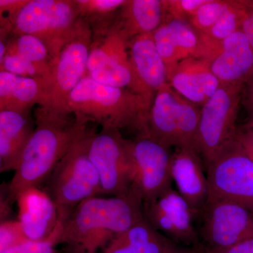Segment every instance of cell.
Listing matches in <instances>:
<instances>
[{"instance_id":"6da1fadb","label":"cell","mask_w":253,"mask_h":253,"mask_svg":"<svg viewBox=\"0 0 253 253\" xmlns=\"http://www.w3.org/2000/svg\"><path fill=\"white\" fill-rule=\"evenodd\" d=\"M68 116L42 106L37 109L36 128L8 189L11 201L24 190L39 188L68 151L93 134L87 122Z\"/></svg>"},{"instance_id":"7a4b0ae2","label":"cell","mask_w":253,"mask_h":253,"mask_svg":"<svg viewBox=\"0 0 253 253\" xmlns=\"http://www.w3.org/2000/svg\"><path fill=\"white\" fill-rule=\"evenodd\" d=\"M144 202L134 190L83 201L63 220L59 242L76 253H95L144 219Z\"/></svg>"},{"instance_id":"3957f363","label":"cell","mask_w":253,"mask_h":253,"mask_svg":"<svg viewBox=\"0 0 253 253\" xmlns=\"http://www.w3.org/2000/svg\"><path fill=\"white\" fill-rule=\"evenodd\" d=\"M151 105L130 89L105 85L85 76L68 96L66 111L81 121L99 123L102 128L129 129L136 136H149Z\"/></svg>"},{"instance_id":"277c9868","label":"cell","mask_w":253,"mask_h":253,"mask_svg":"<svg viewBox=\"0 0 253 253\" xmlns=\"http://www.w3.org/2000/svg\"><path fill=\"white\" fill-rule=\"evenodd\" d=\"M85 23L76 0H28L9 28L16 36L33 35L41 39L53 61Z\"/></svg>"},{"instance_id":"5b68a950","label":"cell","mask_w":253,"mask_h":253,"mask_svg":"<svg viewBox=\"0 0 253 253\" xmlns=\"http://www.w3.org/2000/svg\"><path fill=\"white\" fill-rule=\"evenodd\" d=\"M90 136L75 145L48 178L46 192L57 206L61 219L83 201L103 195L99 173L88 155Z\"/></svg>"},{"instance_id":"8992f818","label":"cell","mask_w":253,"mask_h":253,"mask_svg":"<svg viewBox=\"0 0 253 253\" xmlns=\"http://www.w3.org/2000/svg\"><path fill=\"white\" fill-rule=\"evenodd\" d=\"M201 109L166 83L157 91L148 118V131L165 147L196 150Z\"/></svg>"},{"instance_id":"52a82bcc","label":"cell","mask_w":253,"mask_h":253,"mask_svg":"<svg viewBox=\"0 0 253 253\" xmlns=\"http://www.w3.org/2000/svg\"><path fill=\"white\" fill-rule=\"evenodd\" d=\"M208 201L236 203L253 212V161L234 137L206 165Z\"/></svg>"},{"instance_id":"ba28073f","label":"cell","mask_w":253,"mask_h":253,"mask_svg":"<svg viewBox=\"0 0 253 253\" xmlns=\"http://www.w3.org/2000/svg\"><path fill=\"white\" fill-rule=\"evenodd\" d=\"M202 252L226 249L253 237V212L229 201H207L196 214Z\"/></svg>"},{"instance_id":"9c48e42d","label":"cell","mask_w":253,"mask_h":253,"mask_svg":"<svg viewBox=\"0 0 253 253\" xmlns=\"http://www.w3.org/2000/svg\"><path fill=\"white\" fill-rule=\"evenodd\" d=\"M243 87L220 84L202 106L196 149L205 165L221 145L234 137Z\"/></svg>"},{"instance_id":"30bf717a","label":"cell","mask_w":253,"mask_h":253,"mask_svg":"<svg viewBox=\"0 0 253 253\" xmlns=\"http://www.w3.org/2000/svg\"><path fill=\"white\" fill-rule=\"evenodd\" d=\"M88 155L99 173L103 195L121 196L132 190V166L126 139L119 129L102 128L91 134Z\"/></svg>"},{"instance_id":"8fae6325","label":"cell","mask_w":253,"mask_h":253,"mask_svg":"<svg viewBox=\"0 0 253 253\" xmlns=\"http://www.w3.org/2000/svg\"><path fill=\"white\" fill-rule=\"evenodd\" d=\"M92 42V32L86 22L53 60L45 108L68 114V96L86 76Z\"/></svg>"},{"instance_id":"7c38bea8","label":"cell","mask_w":253,"mask_h":253,"mask_svg":"<svg viewBox=\"0 0 253 253\" xmlns=\"http://www.w3.org/2000/svg\"><path fill=\"white\" fill-rule=\"evenodd\" d=\"M133 169L132 189L148 203L172 187L169 149L149 136L126 139Z\"/></svg>"},{"instance_id":"4fadbf2b","label":"cell","mask_w":253,"mask_h":253,"mask_svg":"<svg viewBox=\"0 0 253 253\" xmlns=\"http://www.w3.org/2000/svg\"><path fill=\"white\" fill-rule=\"evenodd\" d=\"M144 212L151 225L168 239L185 247L201 250L196 226L197 212L176 190L169 188L156 199L144 203Z\"/></svg>"},{"instance_id":"5bb4252c","label":"cell","mask_w":253,"mask_h":253,"mask_svg":"<svg viewBox=\"0 0 253 253\" xmlns=\"http://www.w3.org/2000/svg\"><path fill=\"white\" fill-rule=\"evenodd\" d=\"M128 52L132 74L129 89L152 104L160 88L168 83L167 68L156 49L153 33L131 39Z\"/></svg>"},{"instance_id":"9a60e30c","label":"cell","mask_w":253,"mask_h":253,"mask_svg":"<svg viewBox=\"0 0 253 253\" xmlns=\"http://www.w3.org/2000/svg\"><path fill=\"white\" fill-rule=\"evenodd\" d=\"M202 158L194 149L176 148L171 154L170 173L176 191L196 212L208 199V183Z\"/></svg>"},{"instance_id":"2e32d148","label":"cell","mask_w":253,"mask_h":253,"mask_svg":"<svg viewBox=\"0 0 253 253\" xmlns=\"http://www.w3.org/2000/svg\"><path fill=\"white\" fill-rule=\"evenodd\" d=\"M209 63L221 84L244 86L253 76V47L242 31L236 32Z\"/></svg>"},{"instance_id":"e0dca14e","label":"cell","mask_w":253,"mask_h":253,"mask_svg":"<svg viewBox=\"0 0 253 253\" xmlns=\"http://www.w3.org/2000/svg\"><path fill=\"white\" fill-rule=\"evenodd\" d=\"M18 221L28 239L42 241L54 232L59 220L54 201L46 191L29 188L18 194Z\"/></svg>"},{"instance_id":"ac0fdd59","label":"cell","mask_w":253,"mask_h":253,"mask_svg":"<svg viewBox=\"0 0 253 253\" xmlns=\"http://www.w3.org/2000/svg\"><path fill=\"white\" fill-rule=\"evenodd\" d=\"M168 81L176 92L201 107L221 84L212 73L209 61L193 57L177 63L168 72Z\"/></svg>"},{"instance_id":"d6986e66","label":"cell","mask_w":253,"mask_h":253,"mask_svg":"<svg viewBox=\"0 0 253 253\" xmlns=\"http://www.w3.org/2000/svg\"><path fill=\"white\" fill-rule=\"evenodd\" d=\"M31 112L0 111V171L16 170L35 130Z\"/></svg>"},{"instance_id":"ffe728a7","label":"cell","mask_w":253,"mask_h":253,"mask_svg":"<svg viewBox=\"0 0 253 253\" xmlns=\"http://www.w3.org/2000/svg\"><path fill=\"white\" fill-rule=\"evenodd\" d=\"M49 82L0 71V111L31 112L35 105L46 107Z\"/></svg>"},{"instance_id":"44dd1931","label":"cell","mask_w":253,"mask_h":253,"mask_svg":"<svg viewBox=\"0 0 253 253\" xmlns=\"http://www.w3.org/2000/svg\"><path fill=\"white\" fill-rule=\"evenodd\" d=\"M179 246L144 218L112 240L104 253H173Z\"/></svg>"},{"instance_id":"7402d4cb","label":"cell","mask_w":253,"mask_h":253,"mask_svg":"<svg viewBox=\"0 0 253 253\" xmlns=\"http://www.w3.org/2000/svg\"><path fill=\"white\" fill-rule=\"evenodd\" d=\"M166 18L165 0H126L116 25L129 41L134 37L154 33Z\"/></svg>"},{"instance_id":"603a6c76","label":"cell","mask_w":253,"mask_h":253,"mask_svg":"<svg viewBox=\"0 0 253 253\" xmlns=\"http://www.w3.org/2000/svg\"><path fill=\"white\" fill-rule=\"evenodd\" d=\"M91 44L86 75L106 66H130L128 52L129 41L116 25L106 32L101 41Z\"/></svg>"},{"instance_id":"cb8c5ba5","label":"cell","mask_w":253,"mask_h":253,"mask_svg":"<svg viewBox=\"0 0 253 253\" xmlns=\"http://www.w3.org/2000/svg\"><path fill=\"white\" fill-rule=\"evenodd\" d=\"M6 53L17 54L40 67L51 71V57L45 43L33 35H21L6 44Z\"/></svg>"},{"instance_id":"d4e9b609","label":"cell","mask_w":253,"mask_h":253,"mask_svg":"<svg viewBox=\"0 0 253 253\" xmlns=\"http://www.w3.org/2000/svg\"><path fill=\"white\" fill-rule=\"evenodd\" d=\"M249 8V1L232 0L230 6L221 14L217 22L204 34L212 41H224L236 32L241 31Z\"/></svg>"},{"instance_id":"484cf974","label":"cell","mask_w":253,"mask_h":253,"mask_svg":"<svg viewBox=\"0 0 253 253\" xmlns=\"http://www.w3.org/2000/svg\"><path fill=\"white\" fill-rule=\"evenodd\" d=\"M155 44L160 56L162 58L168 73L177 63L186 59L184 55L178 47L175 40L167 23H163L156 31L153 33Z\"/></svg>"},{"instance_id":"4316f807","label":"cell","mask_w":253,"mask_h":253,"mask_svg":"<svg viewBox=\"0 0 253 253\" xmlns=\"http://www.w3.org/2000/svg\"><path fill=\"white\" fill-rule=\"evenodd\" d=\"M231 3V0H207L200 6L189 23L198 31L205 33L217 22Z\"/></svg>"},{"instance_id":"83f0119b","label":"cell","mask_w":253,"mask_h":253,"mask_svg":"<svg viewBox=\"0 0 253 253\" xmlns=\"http://www.w3.org/2000/svg\"><path fill=\"white\" fill-rule=\"evenodd\" d=\"M0 70L23 77L43 78L49 82V84L51 82V71L40 67L17 54L6 53L2 62L0 63Z\"/></svg>"},{"instance_id":"f1b7e54d","label":"cell","mask_w":253,"mask_h":253,"mask_svg":"<svg viewBox=\"0 0 253 253\" xmlns=\"http://www.w3.org/2000/svg\"><path fill=\"white\" fill-rule=\"evenodd\" d=\"M81 17L105 18L126 3V0H76Z\"/></svg>"},{"instance_id":"f546056e","label":"cell","mask_w":253,"mask_h":253,"mask_svg":"<svg viewBox=\"0 0 253 253\" xmlns=\"http://www.w3.org/2000/svg\"><path fill=\"white\" fill-rule=\"evenodd\" d=\"M61 229L62 221L59 220L54 232L47 239L42 241L28 239L21 244L1 251V253H52L55 243L59 241Z\"/></svg>"},{"instance_id":"4dcf8cb0","label":"cell","mask_w":253,"mask_h":253,"mask_svg":"<svg viewBox=\"0 0 253 253\" xmlns=\"http://www.w3.org/2000/svg\"><path fill=\"white\" fill-rule=\"evenodd\" d=\"M207 0H165L166 18L190 21L201 5Z\"/></svg>"},{"instance_id":"1f68e13d","label":"cell","mask_w":253,"mask_h":253,"mask_svg":"<svg viewBox=\"0 0 253 253\" xmlns=\"http://www.w3.org/2000/svg\"><path fill=\"white\" fill-rule=\"evenodd\" d=\"M19 221H4L0 226V250L9 249L28 240Z\"/></svg>"},{"instance_id":"d6a6232c","label":"cell","mask_w":253,"mask_h":253,"mask_svg":"<svg viewBox=\"0 0 253 253\" xmlns=\"http://www.w3.org/2000/svg\"><path fill=\"white\" fill-rule=\"evenodd\" d=\"M234 138L239 141L246 154L253 161V125L247 123L236 128Z\"/></svg>"},{"instance_id":"836d02e7","label":"cell","mask_w":253,"mask_h":253,"mask_svg":"<svg viewBox=\"0 0 253 253\" xmlns=\"http://www.w3.org/2000/svg\"><path fill=\"white\" fill-rule=\"evenodd\" d=\"M241 101L249 115L248 123L253 125V76L243 87Z\"/></svg>"},{"instance_id":"e575fe53","label":"cell","mask_w":253,"mask_h":253,"mask_svg":"<svg viewBox=\"0 0 253 253\" xmlns=\"http://www.w3.org/2000/svg\"><path fill=\"white\" fill-rule=\"evenodd\" d=\"M204 253H253V237L249 238L235 245L219 251L202 252Z\"/></svg>"},{"instance_id":"d590c367","label":"cell","mask_w":253,"mask_h":253,"mask_svg":"<svg viewBox=\"0 0 253 253\" xmlns=\"http://www.w3.org/2000/svg\"><path fill=\"white\" fill-rule=\"evenodd\" d=\"M241 31L247 37L253 47V0L249 1V11L245 18Z\"/></svg>"},{"instance_id":"8d00e7d4","label":"cell","mask_w":253,"mask_h":253,"mask_svg":"<svg viewBox=\"0 0 253 253\" xmlns=\"http://www.w3.org/2000/svg\"><path fill=\"white\" fill-rule=\"evenodd\" d=\"M173 253H202V251L194 248H188L179 246Z\"/></svg>"},{"instance_id":"74e56055","label":"cell","mask_w":253,"mask_h":253,"mask_svg":"<svg viewBox=\"0 0 253 253\" xmlns=\"http://www.w3.org/2000/svg\"><path fill=\"white\" fill-rule=\"evenodd\" d=\"M6 54V44L4 41H0V63L2 62Z\"/></svg>"},{"instance_id":"f35d334b","label":"cell","mask_w":253,"mask_h":253,"mask_svg":"<svg viewBox=\"0 0 253 253\" xmlns=\"http://www.w3.org/2000/svg\"></svg>"}]
</instances>
